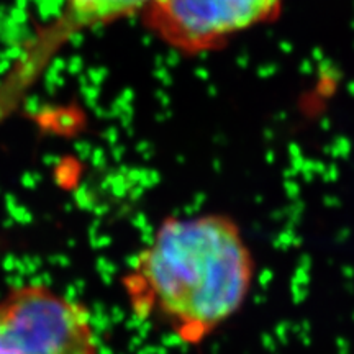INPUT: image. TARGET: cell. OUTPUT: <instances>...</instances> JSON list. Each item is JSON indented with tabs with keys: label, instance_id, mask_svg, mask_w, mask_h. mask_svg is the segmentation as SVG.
Listing matches in <instances>:
<instances>
[{
	"label": "cell",
	"instance_id": "obj_1",
	"mask_svg": "<svg viewBox=\"0 0 354 354\" xmlns=\"http://www.w3.org/2000/svg\"><path fill=\"white\" fill-rule=\"evenodd\" d=\"M254 251L223 212L172 215L133 259L128 294L136 308L183 343L197 344L233 320L253 294Z\"/></svg>",
	"mask_w": 354,
	"mask_h": 354
},
{
	"label": "cell",
	"instance_id": "obj_2",
	"mask_svg": "<svg viewBox=\"0 0 354 354\" xmlns=\"http://www.w3.org/2000/svg\"><path fill=\"white\" fill-rule=\"evenodd\" d=\"M0 328L15 354H102L86 305L41 282L7 292L0 300Z\"/></svg>",
	"mask_w": 354,
	"mask_h": 354
},
{
	"label": "cell",
	"instance_id": "obj_3",
	"mask_svg": "<svg viewBox=\"0 0 354 354\" xmlns=\"http://www.w3.org/2000/svg\"><path fill=\"white\" fill-rule=\"evenodd\" d=\"M284 0H154L143 15L158 39L185 55H202L253 26L272 21Z\"/></svg>",
	"mask_w": 354,
	"mask_h": 354
},
{
	"label": "cell",
	"instance_id": "obj_4",
	"mask_svg": "<svg viewBox=\"0 0 354 354\" xmlns=\"http://www.w3.org/2000/svg\"><path fill=\"white\" fill-rule=\"evenodd\" d=\"M154 0H64L63 30L81 32L130 19L151 7Z\"/></svg>",
	"mask_w": 354,
	"mask_h": 354
},
{
	"label": "cell",
	"instance_id": "obj_5",
	"mask_svg": "<svg viewBox=\"0 0 354 354\" xmlns=\"http://www.w3.org/2000/svg\"><path fill=\"white\" fill-rule=\"evenodd\" d=\"M0 354H15V351H13L10 343L7 342L6 335H3L2 328H0Z\"/></svg>",
	"mask_w": 354,
	"mask_h": 354
}]
</instances>
